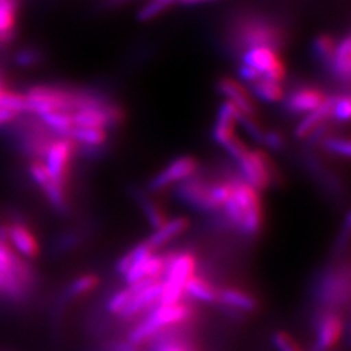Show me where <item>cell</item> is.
Here are the masks:
<instances>
[{
    "mask_svg": "<svg viewBox=\"0 0 351 351\" xmlns=\"http://www.w3.org/2000/svg\"><path fill=\"white\" fill-rule=\"evenodd\" d=\"M27 114L42 116L45 113L75 112L88 107H97L107 99L95 93L60 85H34L25 91Z\"/></svg>",
    "mask_w": 351,
    "mask_h": 351,
    "instance_id": "cell-1",
    "label": "cell"
},
{
    "mask_svg": "<svg viewBox=\"0 0 351 351\" xmlns=\"http://www.w3.org/2000/svg\"><path fill=\"white\" fill-rule=\"evenodd\" d=\"M223 213L226 220L239 233L247 237H255L263 226V203L261 191L252 188L241 176H233L232 191Z\"/></svg>",
    "mask_w": 351,
    "mask_h": 351,
    "instance_id": "cell-2",
    "label": "cell"
},
{
    "mask_svg": "<svg viewBox=\"0 0 351 351\" xmlns=\"http://www.w3.org/2000/svg\"><path fill=\"white\" fill-rule=\"evenodd\" d=\"M232 177L221 180H206L193 176L182 184L177 185L178 198L185 204L202 213H215L223 211L230 191H232Z\"/></svg>",
    "mask_w": 351,
    "mask_h": 351,
    "instance_id": "cell-3",
    "label": "cell"
},
{
    "mask_svg": "<svg viewBox=\"0 0 351 351\" xmlns=\"http://www.w3.org/2000/svg\"><path fill=\"white\" fill-rule=\"evenodd\" d=\"M193 316V307L182 301L173 304H155L149 315L132 328L128 341L141 346L160 336L163 329L184 324L191 320Z\"/></svg>",
    "mask_w": 351,
    "mask_h": 351,
    "instance_id": "cell-4",
    "label": "cell"
},
{
    "mask_svg": "<svg viewBox=\"0 0 351 351\" xmlns=\"http://www.w3.org/2000/svg\"><path fill=\"white\" fill-rule=\"evenodd\" d=\"M165 268L162 282V294L158 304H173L182 301L189 280L195 275L197 259L190 251H176L164 255Z\"/></svg>",
    "mask_w": 351,
    "mask_h": 351,
    "instance_id": "cell-5",
    "label": "cell"
},
{
    "mask_svg": "<svg viewBox=\"0 0 351 351\" xmlns=\"http://www.w3.org/2000/svg\"><path fill=\"white\" fill-rule=\"evenodd\" d=\"M350 297L349 268H329L317 278L314 298L319 311H339Z\"/></svg>",
    "mask_w": 351,
    "mask_h": 351,
    "instance_id": "cell-6",
    "label": "cell"
},
{
    "mask_svg": "<svg viewBox=\"0 0 351 351\" xmlns=\"http://www.w3.org/2000/svg\"><path fill=\"white\" fill-rule=\"evenodd\" d=\"M236 162L239 163V176L259 191L269 188L276 181V164L264 150L250 149Z\"/></svg>",
    "mask_w": 351,
    "mask_h": 351,
    "instance_id": "cell-7",
    "label": "cell"
},
{
    "mask_svg": "<svg viewBox=\"0 0 351 351\" xmlns=\"http://www.w3.org/2000/svg\"><path fill=\"white\" fill-rule=\"evenodd\" d=\"M236 40L242 50L251 47L267 46L280 50L285 42L284 33L275 24L267 20L251 19L239 24L236 32Z\"/></svg>",
    "mask_w": 351,
    "mask_h": 351,
    "instance_id": "cell-8",
    "label": "cell"
},
{
    "mask_svg": "<svg viewBox=\"0 0 351 351\" xmlns=\"http://www.w3.org/2000/svg\"><path fill=\"white\" fill-rule=\"evenodd\" d=\"M77 151L78 147L72 139L58 136L51 142L42 159L50 175L64 188L68 189L69 185L72 164Z\"/></svg>",
    "mask_w": 351,
    "mask_h": 351,
    "instance_id": "cell-9",
    "label": "cell"
},
{
    "mask_svg": "<svg viewBox=\"0 0 351 351\" xmlns=\"http://www.w3.org/2000/svg\"><path fill=\"white\" fill-rule=\"evenodd\" d=\"M242 64L256 69L261 75L277 82H284L287 78V64L276 49L259 46L242 52Z\"/></svg>",
    "mask_w": 351,
    "mask_h": 351,
    "instance_id": "cell-10",
    "label": "cell"
},
{
    "mask_svg": "<svg viewBox=\"0 0 351 351\" xmlns=\"http://www.w3.org/2000/svg\"><path fill=\"white\" fill-rule=\"evenodd\" d=\"M241 114L242 113L232 103L226 101L221 104L217 112L213 128V138L228 151V154L239 150L245 143V139L239 134Z\"/></svg>",
    "mask_w": 351,
    "mask_h": 351,
    "instance_id": "cell-11",
    "label": "cell"
},
{
    "mask_svg": "<svg viewBox=\"0 0 351 351\" xmlns=\"http://www.w3.org/2000/svg\"><path fill=\"white\" fill-rule=\"evenodd\" d=\"M199 171V162L191 155H182L167 164L162 171L152 177L149 188L152 191H163L177 186L197 175Z\"/></svg>",
    "mask_w": 351,
    "mask_h": 351,
    "instance_id": "cell-12",
    "label": "cell"
},
{
    "mask_svg": "<svg viewBox=\"0 0 351 351\" xmlns=\"http://www.w3.org/2000/svg\"><path fill=\"white\" fill-rule=\"evenodd\" d=\"M29 175L38 189L42 191L43 197L50 203V206L59 213H65L68 210V189L64 188L62 184H59L50 175L42 160H30Z\"/></svg>",
    "mask_w": 351,
    "mask_h": 351,
    "instance_id": "cell-13",
    "label": "cell"
},
{
    "mask_svg": "<svg viewBox=\"0 0 351 351\" xmlns=\"http://www.w3.org/2000/svg\"><path fill=\"white\" fill-rule=\"evenodd\" d=\"M343 320L339 311H319L315 320L314 351L332 350L342 336Z\"/></svg>",
    "mask_w": 351,
    "mask_h": 351,
    "instance_id": "cell-14",
    "label": "cell"
},
{
    "mask_svg": "<svg viewBox=\"0 0 351 351\" xmlns=\"http://www.w3.org/2000/svg\"><path fill=\"white\" fill-rule=\"evenodd\" d=\"M217 88L226 97V101L232 103L243 116L256 117V101L250 90L241 81L229 75L221 77L217 82Z\"/></svg>",
    "mask_w": 351,
    "mask_h": 351,
    "instance_id": "cell-15",
    "label": "cell"
},
{
    "mask_svg": "<svg viewBox=\"0 0 351 351\" xmlns=\"http://www.w3.org/2000/svg\"><path fill=\"white\" fill-rule=\"evenodd\" d=\"M329 95L326 94L322 88L315 86H301L291 91L289 95H285V103L289 112L294 114H307L322 107Z\"/></svg>",
    "mask_w": 351,
    "mask_h": 351,
    "instance_id": "cell-16",
    "label": "cell"
},
{
    "mask_svg": "<svg viewBox=\"0 0 351 351\" xmlns=\"http://www.w3.org/2000/svg\"><path fill=\"white\" fill-rule=\"evenodd\" d=\"M7 226L10 246L17 251L24 259H37L40 254V246L33 230L21 221H12L7 224Z\"/></svg>",
    "mask_w": 351,
    "mask_h": 351,
    "instance_id": "cell-17",
    "label": "cell"
},
{
    "mask_svg": "<svg viewBox=\"0 0 351 351\" xmlns=\"http://www.w3.org/2000/svg\"><path fill=\"white\" fill-rule=\"evenodd\" d=\"M336 97H330L326 99V103L315 110L313 112L304 114L301 123L295 129L297 138L307 139L315 136L323 126L326 125V121L332 119V110L333 103Z\"/></svg>",
    "mask_w": 351,
    "mask_h": 351,
    "instance_id": "cell-18",
    "label": "cell"
},
{
    "mask_svg": "<svg viewBox=\"0 0 351 351\" xmlns=\"http://www.w3.org/2000/svg\"><path fill=\"white\" fill-rule=\"evenodd\" d=\"M190 226V221L186 217H175V219H168L164 224L158 228H155L154 233L151 234L146 242L149 243L152 250H156L162 247L164 245L172 242L173 239L185 233Z\"/></svg>",
    "mask_w": 351,
    "mask_h": 351,
    "instance_id": "cell-19",
    "label": "cell"
},
{
    "mask_svg": "<svg viewBox=\"0 0 351 351\" xmlns=\"http://www.w3.org/2000/svg\"><path fill=\"white\" fill-rule=\"evenodd\" d=\"M19 0H0V47L8 46L17 33Z\"/></svg>",
    "mask_w": 351,
    "mask_h": 351,
    "instance_id": "cell-20",
    "label": "cell"
},
{
    "mask_svg": "<svg viewBox=\"0 0 351 351\" xmlns=\"http://www.w3.org/2000/svg\"><path fill=\"white\" fill-rule=\"evenodd\" d=\"M217 302L228 310H234L239 313H251L258 307L255 297L239 289L226 288L219 290Z\"/></svg>",
    "mask_w": 351,
    "mask_h": 351,
    "instance_id": "cell-21",
    "label": "cell"
},
{
    "mask_svg": "<svg viewBox=\"0 0 351 351\" xmlns=\"http://www.w3.org/2000/svg\"><path fill=\"white\" fill-rule=\"evenodd\" d=\"M66 138L72 139L77 145V147H82L86 150H95L101 147L107 142L108 130L101 128L75 126Z\"/></svg>",
    "mask_w": 351,
    "mask_h": 351,
    "instance_id": "cell-22",
    "label": "cell"
},
{
    "mask_svg": "<svg viewBox=\"0 0 351 351\" xmlns=\"http://www.w3.org/2000/svg\"><path fill=\"white\" fill-rule=\"evenodd\" d=\"M329 66L341 82L349 84L351 77V38L349 34L339 40Z\"/></svg>",
    "mask_w": 351,
    "mask_h": 351,
    "instance_id": "cell-23",
    "label": "cell"
},
{
    "mask_svg": "<svg viewBox=\"0 0 351 351\" xmlns=\"http://www.w3.org/2000/svg\"><path fill=\"white\" fill-rule=\"evenodd\" d=\"M250 86L252 97L265 103H280L285 99L287 95L281 82H277L267 77H261L259 80L252 82Z\"/></svg>",
    "mask_w": 351,
    "mask_h": 351,
    "instance_id": "cell-24",
    "label": "cell"
},
{
    "mask_svg": "<svg viewBox=\"0 0 351 351\" xmlns=\"http://www.w3.org/2000/svg\"><path fill=\"white\" fill-rule=\"evenodd\" d=\"M217 293L219 290L215 288L210 281L197 275L191 277L185 287V294L204 303H216Z\"/></svg>",
    "mask_w": 351,
    "mask_h": 351,
    "instance_id": "cell-25",
    "label": "cell"
},
{
    "mask_svg": "<svg viewBox=\"0 0 351 351\" xmlns=\"http://www.w3.org/2000/svg\"><path fill=\"white\" fill-rule=\"evenodd\" d=\"M98 285H99V277L97 275H93V274L81 275L73 281H71V284L66 287L64 291L63 300L71 301V300L84 297L98 288Z\"/></svg>",
    "mask_w": 351,
    "mask_h": 351,
    "instance_id": "cell-26",
    "label": "cell"
},
{
    "mask_svg": "<svg viewBox=\"0 0 351 351\" xmlns=\"http://www.w3.org/2000/svg\"><path fill=\"white\" fill-rule=\"evenodd\" d=\"M152 252H155V250H152L149 243L146 241L141 242L138 245H136L134 247H132L130 250L128 251L126 254H124L120 261L116 264V272L123 277L125 275L126 272L132 268L133 264L137 263L139 259L150 255Z\"/></svg>",
    "mask_w": 351,
    "mask_h": 351,
    "instance_id": "cell-27",
    "label": "cell"
},
{
    "mask_svg": "<svg viewBox=\"0 0 351 351\" xmlns=\"http://www.w3.org/2000/svg\"><path fill=\"white\" fill-rule=\"evenodd\" d=\"M337 45L339 42L329 36V34H320L319 37L315 39L314 50L315 53L317 55V58L324 62V63L330 64L336 50H337Z\"/></svg>",
    "mask_w": 351,
    "mask_h": 351,
    "instance_id": "cell-28",
    "label": "cell"
},
{
    "mask_svg": "<svg viewBox=\"0 0 351 351\" xmlns=\"http://www.w3.org/2000/svg\"><path fill=\"white\" fill-rule=\"evenodd\" d=\"M133 295H134V289L129 285H128V288L121 289V290L113 293L112 295L110 297V300L107 301L108 313L120 316L125 310L126 306L129 304V302L132 301Z\"/></svg>",
    "mask_w": 351,
    "mask_h": 351,
    "instance_id": "cell-29",
    "label": "cell"
},
{
    "mask_svg": "<svg viewBox=\"0 0 351 351\" xmlns=\"http://www.w3.org/2000/svg\"><path fill=\"white\" fill-rule=\"evenodd\" d=\"M169 5H171L169 3L163 1V0H151L146 5H143L141 8V11L138 12V20L139 21H143V23L152 21L156 17L162 16Z\"/></svg>",
    "mask_w": 351,
    "mask_h": 351,
    "instance_id": "cell-30",
    "label": "cell"
},
{
    "mask_svg": "<svg viewBox=\"0 0 351 351\" xmlns=\"http://www.w3.org/2000/svg\"><path fill=\"white\" fill-rule=\"evenodd\" d=\"M142 206H143V213L146 215L149 223L154 229L162 226L168 220L165 211L155 202L145 201L142 203Z\"/></svg>",
    "mask_w": 351,
    "mask_h": 351,
    "instance_id": "cell-31",
    "label": "cell"
},
{
    "mask_svg": "<svg viewBox=\"0 0 351 351\" xmlns=\"http://www.w3.org/2000/svg\"><path fill=\"white\" fill-rule=\"evenodd\" d=\"M351 116V99L349 95L336 97L332 110V119L341 123H348Z\"/></svg>",
    "mask_w": 351,
    "mask_h": 351,
    "instance_id": "cell-32",
    "label": "cell"
},
{
    "mask_svg": "<svg viewBox=\"0 0 351 351\" xmlns=\"http://www.w3.org/2000/svg\"><path fill=\"white\" fill-rule=\"evenodd\" d=\"M155 345L152 351H191L188 345L184 341L172 339V337H162L158 336L155 339Z\"/></svg>",
    "mask_w": 351,
    "mask_h": 351,
    "instance_id": "cell-33",
    "label": "cell"
},
{
    "mask_svg": "<svg viewBox=\"0 0 351 351\" xmlns=\"http://www.w3.org/2000/svg\"><path fill=\"white\" fill-rule=\"evenodd\" d=\"M324 145H326V150L330 151L332 154H336L339 156H345V158L350 156V141L348 138L333 137V138L326 139Z\"/></svg>",
    "mask_w": 351,
    "mask_h": 351,
    "instance_id": "cell-34",
    "label": "cell"
},
{
    "mask_svg": "<svg viewBox=\"0 0 351 351\" xmlns=\"http://www.w3.org/2000/svg\"><path fill=\"white\" fill-rule=\"evenodd\" d=\"M272 342L277 351H303L293 337L285 332H276L272 336Z\"/></svg>",
    "mask_w": 351,
    "mask_h": 351,
    "instance_id": "cell-35",
    "label": "cell"
},
{
    "mask_svg": "<svg viewBox=\"0 0 351 351\" xmlns=\"http://www.w3.org/2000/svg\"><path fill=\"white\" fill-rule=\"evenodd\" d=\"M16 62L21 66H33L39 62V53L33 49H21L16 55Z\"/></svg>",
    "mask_w": 351,
    "mask_h": 351,
    "instance_id": "cell-36",
    "label": "cell"
},
{
    "mask_svg": "<svg viewBox=\"0 0 351 351\" xmlns=\"http://www.w3.org/2000/svg\"><path fill=\"white\" fill-rule=\"evenodd\" d=\"M239 75L246 84H250V85L256 80H259L261 77H263L256 69L251 68L249 65H245V64H241V66H239Z\"/></svg>",
    "mask_w": 351,
    "mask_h": 351,
    "instance_id": "cell-37",
    "label": "cell"
},
{
    "mask_svg": "<svg viewBox=\"0 0 351 351\" xmlns=\"http://www.w3.org/2000/svg\"><path fill=\"white\" fill-rule=\"evenodd\" d=\"M106 351H141V346L130 341H114L106 346Z\"/></svg>",
    "mask_w": 351,
    "mask_h": 351,
    "instance_id": "cell-38",
    "label": "cell"
},
{
    "mask_svg": "<svg viewBox=\"0 0 351 351\" xmlns=\"http://www.w3.org/2000/svg\"><path fill=\"white\" fill-rule=\"evenodd\" d=\"M263 143L264 145H267V146H269L271 149L278 150V149H281L282 145H284V138H282V136H281L280 133H277V132H265Z\"/></svg>",
    "mask_w": 351,
    "mask_h": 351,
    "instance_id": "cell-39",
    "label": "cell"
},
{
    "mask_svg": "<svg viewBox=\"0 0 351 351\" xmlns=\"http://www.w3.org/2000/svg\"><path fill=\"white\" fill-rule=\"evenodd\" d=\"M19 114L7 110V108H3L0 107V126L8 125L13 123L16 119H17Z\"/></svg>",
    "mask_w": 351,
    "mask_h": 351,
    "instance_id": "cell-40",
    "label": "cell"
},
{
    "mask_svg": "<svg viewBox=\"0 0 351 351\" xmlns=\"http://www.w3.org/2000/svg\"><path fill=\"white\" fill-rule=\"evenodd\" d=\"M184 4H201V3H210V1H216V0H180Z\"/></svg>",
    "mask_w": 351,
    "mask_h": 351,
    "instance_id": "cell-41",
    "label": "cell"
},
{
    "mask_svg": "<svg viewBox=\"0 0 351 351\" xmlns=\"http://www.w3.org/2000/svg\"><path fill=\"white\" fill-rule=\"evenodd\" d=\"M7 88H0V98H1V95H3V93H4V91H5V90H7Z\"/></svg>",
    "mask_w": 351,
    "mask_h": 351,
    "instance_id": "cell-42",
    "label": "cell"
}]
</instances>
